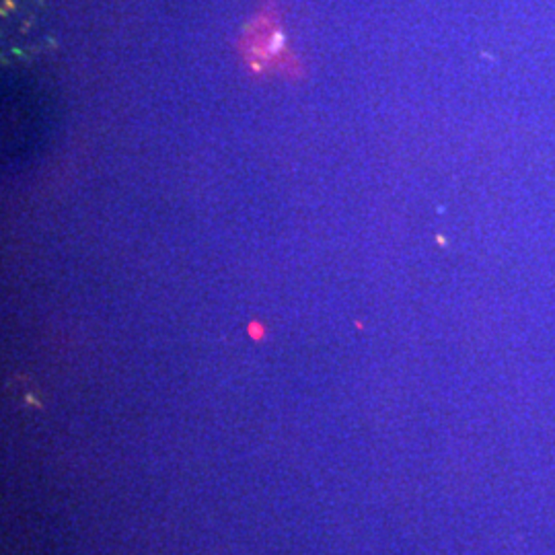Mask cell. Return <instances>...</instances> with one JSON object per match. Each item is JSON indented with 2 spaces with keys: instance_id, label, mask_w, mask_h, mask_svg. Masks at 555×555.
Here are the masks:
<instances>
[{
  "instance_id": "obj_1",
  "label": "cell",
  "mask_w": 555,
  "mask_h": 555,
  "mask_svg": "<svg viewBox=\"0 0 555 555\" xmlns=\"http://www.w3.org/2000/svg\"><path fill=\"white\" fill-rule=\"evenodd\" d=\"M241 54L255 72L280 70L286 76H296L300 72L298 62L286 46V37L274 4L263 6V10L245 29L241 39Z\"/></svg>"
}]
</instances>
